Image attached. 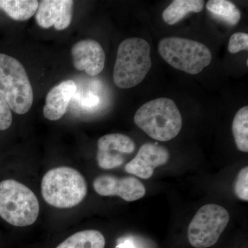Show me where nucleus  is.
Here are the masks:
<instances>
[{
	"mask_svg": "<svg viewBox=\"0 0 248 248\" xmlns=\"http://www.w3.org/2000/svg\"><path fill=\"white\" fill-rule=\"evenodd\" d=\"M135 124L156 141H168L179 135L183 120L175 103L161 97L143 104L134 117Z\"/></svg>",
	"mask_w": 248,
	"mask_h": 248,
	"instance_id": "nucleus-1",
	"label": "nucleus"
},
{
	"mask_svg": "<svg viewBox=\"0 0 248 248\" xmlns=\"http://www.w3.org/2000/svg\"><path fill=\"white\" fill-rule=\"evenodd\" d=\"M151 46L139 37L126 39L120 44L113 71L114 82L120 89L138 86L152 67Z\"/></svg>",
	"mask_w": 248,
	"mask_h": 248,
	"instance_id": "nucleus-2",
	"label": "nucleus"
},
{
	"mask_svg": "<svg viewBox=\"0 0 248 248\" xmlns=\"http://www.w3.org/2000/svg\"><path fill=\"white\" fill-rule=\"evenodd\" d=\"M40 213L34 192L14 179L0 180V218L15 227L33 224Z\"/></svg>",
	"mask_w": 248,
	"mask_h": 248,
	"instance_id": "nucleus-3",
	"label": "nucleus"
},
{
	"mask_svg": "<svg viewBox=\"0 0 248 248\" xmlns=\"http://www.w3.org/2000/svg\"><path fill=\"white\" fill-rule=\"evenodd\" d=\"M44 200L58 208H71L81 203L87 194L84 176L74 169L58 167L50 170L42 178Z\"/></svg>",
	"mask_w": 248,
	"mask_h": 248,
	"instance_id": "nucleus-4",
	"label": "nucleus"
},
{
	"mask_svg": "<svg viewBox=\"0 0 248 248\" xmlns=\"http://www.w3.org/2000/svg\"><path fill=\"white\" fill-rule=\"evenodd\" d=\"M0 94L18 115L27 113L32 107L33 91L25 68L4 53H0Z\"/></svg>",
	"mask_w": 248,
	"mask_h": 248,
	"instance_id": "nucleus-5",
	"label": "nucleus"
},
{
	"mask_svg": "<svg viewBox=\"0 0 248 248\" xmlns=\"http://www.w3.org/2000/svg\"><path fill=\"white\" fill-rule=\"evenodd\" d=\"M159 52L161 58L176 69L197 75L211 63L213 55L210 49L197 41L166 37L160 41Z\"/></svg>",
	"mask_w": 248,
	"mask_h": 248,
	"instance_id": "nucleus-6",
	"label": "nucleus"
},
{
	"mask_svg": "<svg viewBox=\"0 0 248 248\" xmlns=\"http://www.w3.org/2000/svg\"><path fill=\"white\" fill-rule=\"evenodd\" d=\"M229 221L230 215L226 208L216 204L203 205L189 225V242L196 248L211 247L218 241Z\"/></svg>",
	"mask_w": 248,
	"mask_h": 248,
	"instance_id": "nucleus-7",
	"label": "nucleus"
},
{
	"mask_svg": "<svg viewBox=\"0 0 248 248\" xmlns=\"http://www.w3.org/2000/svg\"><path fill=\"white\" fill-rule=\"evenodd\" d=\"M97 147V159L99 167L110 170L122 166L125 161L123 155L132 154L136 145L127 135L114 133L99 139Z\"/></svg>",
	"mask_w": 248,
	"mask_h": 248,
	"instance_id": "nucleus-8",
	"label": "nucleus"
},
{
	"mask_svg": "<svg viewBox=\"0 0 248 248\" xmlns=\"http://www.w3.org/2000/svg\"><path fill=\"white\" fill-rule=\"evenodd\" d=\"M93 187L103 197L118 196L128 202L140 200L146 195L145 186L134 177H117L103 174L94 179Z\"/></svg>",
	"mask_w": 248,
	"mask_h": 248,
	"instance_id": "nucleus-9",
	"label": "nucleus"
},
{
	"mask_svg": "<svg viewBox=\"0 0 248 248\" xmlns=\"http://www.w3.org/2000/svg\"><path fill=\"white\" fill-rule=\"evenodd\" d=\"M169 152L164 146L156 143L142 145L135 157L125 166V170L143 179L153 175L155 169L169 161Z\"/></svg>",
	"mask_w": 248,
	"mask_h": 248,
	"instance_id": "nucleus-10",
	"label": "nucleus"
},
{
	"mask_svg": "<svg viewBox=\"0 0 248 248\" xmlns=\"http://www.w3.org/2000/svg\"><path fill=\"white\" fill-rule=\"evenodd\" d=\"M73 65L77 70L90 76L100 74L105 66L106 55L97 41L84 40L77 42L71 49Z\"/></svg>",
	"mask_w": 248,
	"mask_h": 248,
	"instance_id": "nucleus-11",
	"label": "nucleus"
},
{
	"mask_svg": "<svg viewBox=\"0 0 248 248\" xmlns=\"http://www.w3.org/2000/svg\"><path fill=\"white\" fill-rule=\"evenodd\" d=\"M74 1L71 0H44L39 3L36 22L43 29L54 27L58 31L69 27L73 18Z\"/></svg>",
	"mask_w": 248,
	"mask_h": 248,
	"instance_id": "nucleus-12",
	"label": "nucleus"
},
{
	"mask_svg": "<svg viewBox=\"0 0 248 248\" xmlns=\"http://www.w3.org/2000/svg\"><path fill=\"white\" fill-rule=\"evenodd\" d=\"M77 91V85L73 80H66L49 91L46 98L44 116L50 121L60 120L66 114L72 98Z\"/></svg>",
	"mask_w": 248,
	"mask_h": 248,
	"instance_id": "nucleus-13",
	"label": "nucleus"
},
{
	"mask_svg": "<svg viewBox=\"0 0 248 248\" xmlns=\"http://www.w3.org/2000/svg\"><path fill=\"white\" fill-rule=\"evenodd\" d=\"M202 0H174L164 10L163 19L169 25H174L190 13H200L203 9Z\"/></svg>",
	"mask_w": 248,
	"mask_h": 248,
	"instance_id": "nucleus-14",
	"label": "nucleus"
},
{
	"mask_svg": "<svg viewBox=\"0 0 248 248\" xmlns=\"http://www.w3.org/2000/svg\"><path fill=\"white\" fill-rule=\"evenodd\" d=\"M105 246V238L100 232L87 230L71 235L56 248H104Z\"/></svg>",
	"mask_w": 248,
	"mask_h": 248,
	"instance_id": "nucleus-15",
	"label": "nucleus"
},
{
	"mask_svg": "<svg viewBox=\"0 0 248 248\" xmlns=\"http://www.w3.org/2000/svg\"><path fill=\"white\" fill-rule=\"evenodd\" d=\"M36 0H0V9L16 21H27L37 12Z\"/></svg>",
	"mask_w": 248,
	"mask_h": 248,
	"instance_id": "nucleus-16",
	"label": "nucleus"
},
{
	"mask_svg": "<svg viewBox=\"0 0 248 248\" xmlns=\"http://www.w3.org/2000/svg\"><path fill=\"white\" fill-rule=\"evenodd\" d=\"M206 8L214 16L231 24L236 25L241 19V12L236 5L227 0H210Z\"/></svg>",
	"mask_w": 248,
	"mask_h": 248,
	"instance_id": "nucleus-17",
	"label": "nucleus"
},
{
	"mask_svg": "<svg viewBox=\"0 0 248 248\" xmlns=\"http://www.w3.org/2000/svg\"><path fill=\"white\" fill-rule=\"evenodd\" d=\"M232 133L235 143L240 151L248 152V107L241 108L234 116Z\"/></svg>",
	"mask_w": 248,
	"mask_h": 248,
	"instance_id": "nucleus-18",
	"label": "nucleus"
},
{
	"mask_svg": "<svg viewBox=\"0 0 248 248\" xmlns=\"http://www.w3.org/2000/svg\"><path fill=\"white\" fill-rule=\"evenodd\" d=\"M234 192L241 200L248 201V168H244L240 171L234 182Z\"/></svg>",
	"mask_w": 248,
	"mask_h": 248,
	"instance_id": "nucleus-19",
	"label": "nucleus"
},
{
	"mask_svg": "<svg viewBox=\"0 0 248 248\" xmlns=\"http://www.w3.org/2000/svg\"><path fill=\"white\" fill-rule=\"evenodd\" d=\"M230 53L236 54L248 50V35L245 32H235L230 38L228 47Z\"/></svg>",
	"mask_w": 248,
	"mask_h": 248,
	"instance_id": "nucleus-20",
	"label": "nucleus"
},
{
	"mask_svg": "<svg viewBox=\"0 0 248 248\" xmlns=\"http://www.w3.org/2000/svg\"><path fill=\"white\" fill-rule=\"evenodd\" d=\"M12 122L13 116L11 108L0 94V131L8 130Z\"/></svg>",
	"mask_w": 248,
	"mask_h": 248,
	"instance_id": "nucleus-21",
	"label": "nucleus"
},
{
	"mask_svg": "<svg viewBox=\"0 0 248 248\" xmlns=\"http://www.w3.org/2000/svg\"><path fill=\"white\" fill-rule=\"evenodd\" d=\"M116 248H146L143 246V241L137 236H128L118 239V244Z\"/></svg>",
	"mask_w": 248,
	"mask_h": 248,
	"instance_id": "nucleus-22",
	"label": "nucleus"
},
{
	"mask_svg": "<svg viewBox=\"0 0 248 248\" xmlns=\"http://www.w3.org/2000/svg\"><path fill=\"white\" fill-rule=\"evenodd\" d=\"M80 103H81L82 107L86 108H91L97 107L99 103V99L97 96L89 94V95L83 97Z\"/></svg>",
	"mask_w": 248,
	"mask_h": 248,
	"instance_id": "nucleus-23",
	"label": "nucleus"
}]
</instances>
